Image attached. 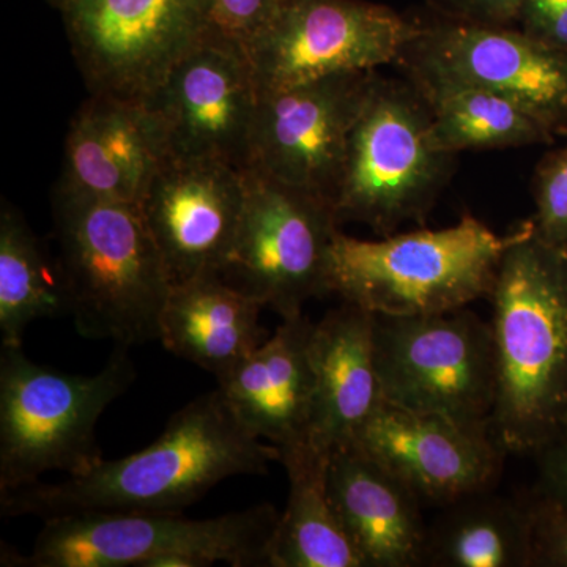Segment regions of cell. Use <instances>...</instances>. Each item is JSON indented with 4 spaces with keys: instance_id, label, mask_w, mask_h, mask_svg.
<instances>
[{
    "instance_id": "cell-18",
    "label": "cell",
    "mask_w": 567,
    "mask_h": 567,
    "mask_svg": "<svg viewBox=\"0 0 567 567\" xmlns=\"http://www.w3.org/2000/svg\"><path fill=\"white\" fill-rule=\"evenodd\" d=\"M315 324L305 316L282 320L259 349L218 377V390L241 424L278 447L281 458L308 447Z\"/></svg>"
},
{
    "instance_id": "cell-32",
    "label": "cell",
    "mask_w": 567,
    "mask_h": 567,
    "mask_svg": "<svg viewBox=\"0 0 567 567\" xmlns=\"http://www.w3.org/2000/svg\"><path fill=\"white\" fill-rule=\"evenodd\" d=\"M48 2H50L52 7H55V9L61 10L69 0H48Z\"/></svg>"
},
{
    "instance_id": "cell-22",
    "label": "cell",
    "mask_w": 567,
    "mask_h": 567,
    "mask_svg": "<svg viewBox=\"0 0 567 567\" xmlns=\"http://www.w3.org/2000/svg\"><path fill=\"white\" fill-rule=\"evenodd\" d=\"M446 507L427 529L425 566H533L529 503L522 505L487 488Z\"/></svg>"
},
{
    "instance_id": "cell-1",
    "label": "cell",
    "mask_w": 567,
    "mask_h": 567,
    "mask_svg": "<svg viewBox=\"0 0 567 567\" xmlns=\"http://www.w3.org/2000/svg\"><path fill=\"white\" fill-rule=\"evenodd\" d=\"M278 447L252 435L221 391L193 399L162 436L130 456L102 461L62 483H33L0 494L6 517L84 513H182L227 477L267 475Z\"/></svg>"
},
{
    "instance_id": "cell-9",
    "label": "cell",
    "mask_w": 567,
    "mask_h": 567,
    "mask_svg": "<svg viewBox=\"0 0 567 567\" xmlns=\"http://www.w3.org/2000/svg\"><path fill=\"white\" fill-rule=\"evenodd\" d=\"M245 173L244 216L221 276L282 320L303 316L309 300L330 293L328 259L341 223L319 194Z\"/></svg>"
},
{
    "instance_id": "cell-8",
    "label": "cell",
    "mask_w": 567,
    "mask_h": 567,
    "mask_svg": "<svg viewBox=\"0 0 567 567\" xmlns=\"http://www.w3.org/2000/svg\"><path fill=\"white\" fill-rule=\"evenodd\" d=\"M374 316L383 401L492 432L496 363L491 322L468 308Z\"/></svg>"
},
{
    "instance_id": "cell-20",
    "label": "cell",
    "mask_w": 567,
    "mask_h": 567,
    "mask_svg": "<svg viewBox=\"0 0 567 567\" xmlns=\"http://www.w3.org/2000/svg\"><path fill=\"white\" fill-rule=\"evenodd\" d=\"M328 495L365 567L424 565L427 527L421 499L361 447L331 454Z\"/></svg>"
},
{
    "instance_id": "cell-25",
    "label": "cell",
    "mask_w": 567,
    "mask_h": 567,
    "mask_svg": "<svg viewBox=\"0 0 567 567\" xmlns=\"http://www.w3.org/2000/svg\"><path fill=\"white\" fill-rule=\"evenodd\" d=\"M69 312L61 267H52L20 212H0V338L21 347L29 324Z\"/></svg>"
},
{
    "instance_id": "cell-5",
    "label": "cell",
    "mask_w": 567,
    "mask_h": 567,
    "mask_svg": "<svg viewBox=\"0 0 567 567\" xmlns=\"http://www.w3.org/2000/svg\"><path fill=\"white\" fill-rule=\"evenodd\" d=\"M279 513L257 505L213 518L182 513H84L48 518L29 555L7 554L21 567L270 566Z\"/></svg>"
},
{
    "instance_id": "cell-24",
    "label": "cell",
    "mask_w": 567,
    "mask_h": 567,
    "mask_svg": "<svg viewBox=\"0 0 567 567\" xmlns=\"http://www.w3.org/2000/svg\"><path fill=\"white\" fill-rule=\"evenodd\" d=\"M406 81L431 112V144L436 152L456 156L466 151H503L554 141V134L532 115L496 93L429 78Z\"/></svg>"
},
{
    "instance_id": "cell-2",
    "label": "cell",
    "mask_w": 567,
    "mask_h": 567,
    "mask_svg": "<svg viewBox=\"0 0 567 567\" xmlns=\"http://www.w3.org/2000/svg\"><path fill=\"white\" fill-rule=\"evenodd\" d=\"M496 363L492 434L537 453L567 424V254L522 224L488 295Z\"/></svg>"
},
{
    "instance_id": "cell-27",
    "label": "cell",
    "mask_w": 567,
    "mask_h": 567,
    "mask_svg": "<svg viewBox=\"0 0 567 567\" xmlns=\"http://www.w3.org/2000/svg\"><path fill=\"white\" fill-rule=\"evenodd\" d=\"M287 0H207L208 28L246 48L282 9Z\"/></svg>"
},
{
    "instance_id": "cell-19",
    "label": "cell",
    "mask_w": 567,
    "mask_h": 567,
    "mask_svg": "<svg viewBox=\"0 0 567 567\" xmlns=\"http://www.w3.org/2000/svg\"><path fill=\"white\" fill-rule=\"evenodd\" d=\"M374 324L372 312L344 301L315 324V398L308 447L324 458L352 445L365 421L383 402L377 374Z\"/></svg>"
},
{
    "instance_id": "cell-4",
    "label": "cell",
    "mask_w": 567,
    "mask_h": 567,
    "mask_svg": "<svg viewBox=\"0 0 567 567\" xmlns=\"http://www.w3.org/2000/svg\"><path fill=\"white\" fill-rule=\"evenodd\" d=\"M465 215L445 229L361 240L339 230L328 259V287L344 303L379 316H425L488 298L503 254L516 240Z\"/></svg>"
},
{
    "instance_id": "cell-15",
    "label": "cell",
    "mask_w": 567,
    "mask_h": 567,
    "mask_svg": "<svg viewBox=\"0 0 567 567\" xmlns=\"http://www.w3.org/2000/svg\"><path fill=\"white\" fill-rule=\"evenodd\" d=\"M246 173L210 159L167 158L140 207L171 282L223 275L240 229Z\"/></svg>"
},
{
    "instance_id": "cell-26",
    "label": "cell",
    "mask_w": 567,
    "mask_h": 567,
    "mask_svg": "<svg viewBox=\"0 0 567 567\" xmlns=\"http://www.w3.org/2000/svg\"><path fill=\"white\" fill-rule=\"evenodd\" d=\"M533 196L536 237L567 254V144L548 153L537 166Z\"/></svg>"
},
{
    "instance_id": "cell-30",
    "label": "cell",
    "mask_w": 567,
    "mask_h": 567,
    "mask_svg": "<svg viewBox=\"0 0 567 567\" xmlns=\"http://www.w3.org/2000/svg\"><path fill=\"white\" fill-rule=\"evenodd\" d=\"M516 24L533 39L567 51V0H524Z\"/></svg>"
},
{
    "instance_id": "cell-10",
    "label": "cell",
    "mask_w": 567,
    "mask_h": 567,
    "mask_svg": "<svg viewBox=\"0 0 567 567\" xmlns=\"http://www.w3.org/2000/svg\"><path fill=\"white\" fill-rule=\"evenodd\" d=\"M59 11L89 91L134 102L208 31L207 0H69Z\"/></svg>"
},
{
    "instance_id": "cell-16",
    "label": "cell",
    "mask_w": 567,
    "mask_h": 567,
    "mask_svg": "<svg viewBox=\"0 0 567 567\" xmlns=\"http://www.w3.org/2000/svg\"><path fill=\"white\" fill-rule=\"evenodd\" d=\"M353 443L421 502L442 506L494 486L506 454L488 429L385 401Z\"/></svg>"
},
{
    "instance_id": "cell-14",
    "label": "cell",
    "mask_w": 567,
    "mask_h": 567,
    "mask_svg": "<svg viewBox=\"0 0 567 567\" xmlns=\"http://www.w3.org/2000/svg\"><path fill=\"white\" fill-rule=\"evenodd\" d=\"M144 103L162 125L169 158L248 169L259 93L248 55L234 41L208 28Z\"/></svg>"
},
{
    "instance_id": "cell-31",
    "label": "cell",
    "mask_w": 567,
    "mask_h": 567,
    "mask_svg": "<svg viewBox=\"0 0 567 567\" xmlns=\"http://www.w3.org/2000/svg\"><path fill=\"white\" fill-rule=\"evenodd\" d=\"M540 458V494L567 506V424L543 450Z\"/></svg>"
},
{
    "instance_id": "cell-17",
    "label": "cell",
    "mask_w": 567,
    "mask_h": 567,
    "mask_svg": "<svg viewBox=\"0 0 567 567\" xmlns=\"http://www.w3.org/2000/svg\"><path fill=\"white\" fill-rule=\"evenodd\" d=\"M167 158L162 125L147 104L91 93L71 121L58 189L140 205Z\"/></svg>"
},
{
    "instance_id": "cell-29",
    "label": "cell",
    "mask_w": 567,
    "mask_h": 567,
    "mask_svg": "<svg viewBox=\"0 0 567 567\" xmlns=\"http://www.w3.org/2000/svg\"><path fill=\"white\" fill-rule=\"evenodd\" d=\"M439 18L472 24L513 25L524 0H424Z\"/></svg>"
},
{
    "instance_id": "cell-7",
    "label": "cell",
    "mask_w": 567,
    "mask_h": 567,
    "mask_svg": "<svg viewBox=\"0 0 567 567\" xmlns=\"http://www.w3.org/2000/svg\"><path fill=\"white\" fill-rule=\"evenodd\" d=\"M456 156L431 144V112L405 80L374 73L347 145L333 207L339 223L390 235L423 224L450 182Z\"/></svg>"
},
{
    "instance_id": "cell-11",
    "label": "cell",
    "mask_w": 567,
    "mask_h": 567,
    "mask_svg": "<svg viewBox=\"0 0 567 567\" xmlns=\"http://www.w3.org/2000/svg\"><path fill=\"white\" fill-rule=\"evenodd\" d=\"M406 80H443L503 96L548 133L567 134V51L511 25H421L394 63Z\"/></svg>"
},
{
    "instance_id": "cell-28",
    "label": "cell",
    "mask_w": 567,
    "mask_h": 567,
    "mask_svg": "<svg viewBox=\"0 0 567 567\" xmlns=\"http://www.w3.org/2000/svg\"><path fill=\"white\" fill-rule=\"evenodd\" d=\"M529 511L533 566L567 567V506L537 495Z\"/></svg>"
},
{
    "instance_id": "cell-3",
    "label": "cell",
    "mask_w": 567,
    "mask_h": 567,
    "mask_svg": "<svg viewBox=\"0 0 567 567\" xmlns=\"http://www.w3.org/2000/svg\"><path fill=\"white\" fill-rule=\"evenodd\" d=\"M54 224L80 334L122 349L158 339L173 282L140 205L55 188Z\"/></svg>"
},
{
    "instance_id": "cell-12",
    "label": "cell",
    "mask_w": 567,
    "mask_h": 567,
    "mask_svg": "<svg viewBox=\"0 0 567 567\" xmlns=\"http://www.w3.org/2000/svg\"><path fill=\"white\" fill-rule=\"evenodd\" d=\"M421 24L365 0H287L246 48L257 93L398 62Z\"/></svg>"
},
{
    "instance_id": "cell-21",
    "label": "cell",
    "mask_w": 567,
    "mask_h": 567,
    "mask_svg": "<svg viewBox=\"0 0 567 567\" xmlns=\"http://www.w3.org/2000/svg\"><path fill=\"white\" fill-rule=\"evenodd\" d=\"M264 308L221 275L197 276L171 287L158 339L171 353L218 379L267 341Z\"/></svg>"
},
{
    "instance_id": "cell-6",
    "label": "cell",
    "mask_w": 567,
    "mask_h": 567,
    "mask_svg": "<svg viewBox=\"0 0 567 567\" xmlns=\"http://www.w3.org/2000/svg\"><path fill=\"white\" fill-rule=\"evenodd\" d=\"M128 349L115 347L95 375L33 363L21 347L0 353V494L39 483L48 472L84 475L103 461L100 416L133 385Z\"/></svg>"
},
{
    "instance_id": "cell-13",
    "label": "cell",
    "mask_w": 567,
    "mask_h": 567,
    "mask_svg": "<svg viewBox=\"0 0 567 567\" xmlns=\"http://www.w3.org/2000/svg\"><path fill=\"white\" fill-rule=\"evenodd\" d=\"M375 71H346L260 93L248 169L333 204L350 134Z\"/></svg>"
},
{
    "instance_id": "cell-23",
    "label": "cell",
    "mask_w": 567,
    "mask_h": 567,
    "mask_svg": "<svg viewBox=\"0 0 567 567\" xmlns=\"http://www.w3.org/2000/svg\"><path fill=\"white\" fill-rule=\"evenodd\" d=\"M328 462L309 447L281 458L290 491L271 543V567H365L331 505Z\"/></svg>"
}]
</instances>
